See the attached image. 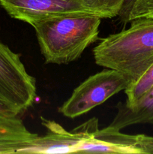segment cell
Segmentation results:
<instances>
[{"instance_id": "1", "label": "cell", "mask_w": 153, "mask_h": 154, "mask_svg": "<svg viewBox=\"0 0 153 154\" xmlns=\"http://www.w3.org/2000/svg\"><path fill=\"white\" fill-rule=\"evenodd\" d=\"M100 22V17L80 14L36 21L31 26L45 62L62 65L79 59L98 40Z\"/></svg>"}, {"instance_id": "2", "label": "cell", "mask_w": 153, "mask_h": 154, "mask_svg": "<svg viewBox=\"0 0 153 154\" xmlns=\"http://www.w3.org/2000/svg\"><path fill=\"white\" fill-rule=\"evenodd\" d=\"M130 23L129 28L102 39L93 54L98 66L118 71L134 82L153 64V18Z\"/></svg>"}, {"instance_id": "3", "label": "cell", "mask_w": 153, "mask_h": 154, "mask_svg": "<svg viewBox=\"0 0 153 154\" xmlns=\"http://www.w3.org/2000/svg\"><path fill=\"white\" fill-rule=\"evenodd\" d=\"M132 82L130 77L118 71L104 69L88 77L75 88L60 107L59 112L71 119L83 115L125 90Z\"/></svg>"}, {"instance_id": "4", "label": "cell", "mask_w": 153, "mask_h": 154, "mask_svg": "<svg viewBox=\"0 0 153 154\" xmlns=\"http://www.w3.org/2000/svg\"><path fill=\"white\" fill-rule=\"evenodd\" d=\"M41 118L42 125L47 129L43 135L32 134L26 138L0 139V153L58 154L76 153L80 143L88 136L83 124L68 132L52 120Z\"/></svg>"}, {"instance_id": "5", "label": "cell", "mask_w": 153, "mask_h": 154, "mask_svg": "<svg viewBox=\"0 0 153 154\" xmlns=\"http://www.w3.org/2000/svg\"><path fill=\"white\" fill-rule=\"evenodd\" d=\"M35 99V78L26 72L19 54L0 42V101L20 115Z\"/></svg>"}, {"instance_id": "6", "label": "cell", "mask_w": 153, "mask_h": 154, "mask_svg": "<svg viewBox=\"0 0 153 154\" xmlns=\"http://www.w3.org/2000/svg\"><path fill=\"white\" fill-rule=\"evenodd\" d=\"M76 153L153 154V136L128 135L107 126L81 141Z\"/></svg>"}, {"instance_id": "7", "label": "cell", "mask_w": 153, "mask_h": 154, "mask_svg": "<svg viewBox=\"0 0 153 154\" xmlns=\"http://www.w3.org/2000/svg\"><path fill=\"white\" fill-rule=\"evenodd\" d=\"M0 5L12 18L30 25L54 17L90 14L76 0H0Z\"/></svg>"}, {"instance_id": "8", "label": "cell", "mask_w": 153, "mask_h": 154, "mask_svg": "<svg viewBox=\"0 0 153 154\" xmlns=\"http://www.w3.org/2000/svg\"><path fill=\"white\" fill-rule=\"evenodd\" d=\"M116 108L118 111L110 127L121 130L136 124L153 125V87L134 105L120 102Z\"/></svg>"}, {"instance_id": "9", "label": "cell", "mask_w": 153, "mask_h": 154, "mask_svg": "<svg viewBox=\"0 0 153 154\" xmlns=\"http://www.w3.org/2000/svg\"><path fill=\"white\" fill-rule=\"evenodd\" d=\"M20 114L0 101V138H19L31 135Z\"/></svg>"}, {"instance_id": "10", "label": "cell", "mask_w": 153, "mask_h": 154, "mask_svg": "<svg viewBox=\"0 0 153 154\" xmlns=\"http://www.w3.org/2000/svg\"><path fill=\"white\" fill-rule=\"evenodd\" d=\"M124 0H76V3L90 14L103 18L117 17Z\"/></svg>"}, {"instance_id": "11", "label": "cell", "mask_w": 153, "mask_h": 154, "mask_svg": "<svg viewBox=\"0 0 153 154\" xmlns=\"http://www.w3.org/2000/svg\"><path fill=\"white\" fill-rule=\"evenodd\" d=\"M153 87V64L136 81L132 82L124 90L127 96L125 104L131 106L140 100Z\"/></svg>"}, {"instance_id": "12", "label": "cell", "mask_w": 153, "mask_h": 154, "mask_svg": "<svg viewBox=\"0 0 153 154\" xmlns=\"http://www.w3.org/2000/svg\"><path fill=\"white\" fill-rule=\"evenodd\" d=\"M142 17L153 18V0H136L129 15L128 23Z\"/></svg>"}, {"instance_id": "13", "label": "cell", "mask_w": 153, "mask_h": 154, "mask_svg": "<svg viewBox=\"0 0 153 154\" xmlns=\"http://www.w3.org/2000/svg\"><path fill=\"white\" fill-rule=\"evenodd\" d=\"M136 1V0H124L121 11L118 15L121 22L124 23V24L128 23L129 15Z\"/></svg>"}]
</instances>
